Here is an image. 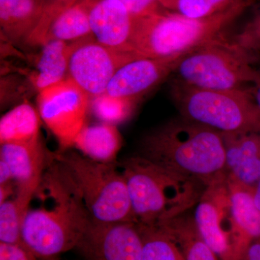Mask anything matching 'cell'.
I'll use <instances>...</instances> for the list:
<instances>
[{
    "mask_svg": "<svg viewBox=\"0 0 260 260\" xmlns=\"http://www.w3.org/2000/svg\"><path fill=\"white\" fill-rule=\"evenodd\" d=\"M139 155L206 187L227 179L223 135L181 116L145 135Z\"/></svg>",
    "mask_w": 260,
    "mask_h": 260,
    "instance_id": "6da1fadb",
    "label": "cell"
},
{
    "mask_svg": "<svg viewBox=\"0 0 260 260\" xmlns=\"http://www.w3.org/2000/svg\"><path fill=\"white\" fill-rule=\"evenodd\" d=\"M39 187L51 203L49 206L29 208L22 235L24 244L38 258L51 259L75 249L90 215L54 158Z\"/></svg>",
    "mask_w": 260,
    "mask_h": 260,
    "instance_id": "7a4b0ae2",
    "label": "cell"
},
{
    "mask_svg": "<svg viewBox=\"0 0 260 260\" xmlns=\"http://www.w3.org/2000/svg\"><path fill=\"white\" fill-rule=\"evenodd\" d=\"M137 223L158 225L187 213L206 186L170 172L138 155L119 164Z\"/></svg>",
    "mask_w": 260,
    "mask_h": 260,
    "instance_id": "3957f363",
    "label": "cell"
},
{
    "mask_svg": "<svg viewBox=\"0 0 260 260\" xmlns=\"http://www.w3.org/2000/svg\"><path fill=\"white\" fill-rule=\"evenodd\" d=\"M248 3L220 14L191 19L172 12L160 11L135 18L129 47L142 57L168 58L189 52L222 36Z\"/></svg>",
    "mask_w": 260,
    "mask_h": 260,
    "instance_id": "277c9868",
    "label": "cell"
},
{
    "mask_svg": "<svg viewBox=\"0 0 260 260\" xmlns=\"http://www.w3.org/2000/svg\"><path fill=\"white\" fill-rule=\"evenodd\" d=\"M53 158L71 181L90 216L105 223H136L119 164H105L67 150Z\"/></svg>",
    "mask_w": 260,
    "mask_h": 260,
    "instance_id": "5b68a950",
    "label": "cell"
},
{
    "mask_svg": "<svg viewBox=\"0 0 260 260\" xmlns=\"http://www.w3.org/2000/svg\"><path fill=\"white\" fill-rule=\"evenodd\" d=\"M171 93L181 117L221 134L260 132V115L249 88L215 90L174 81Z\"/></svg>",
    "mask_w": 260,
    "mask_h": 260,
    "instance_id": "8992f818",
    "label": "cell"
},
{
    "mask_svg": "<svg viewBox=\"0 0 260 260\" xmlns=\"http://www.w3.org/2000/svg\"><path fill=\"white\" fill-rule=\"evenodd\" d=\"M251 54L223 36L186 53L173 74L175 81L215 90L242 89L255 81L258 70L253 68Z\"/></svg>",
    "mask_w": 260,
    "mask_h": 260,
    "instance_id": "52a82bcc",
    "label": "cell"
},
{
    "mask_svg": "<svg viewBox=\"0 0 260 260\" xmlns=\"http://www.w3.org/2000/svg\"><path fill=\"white\" fill-rule=\"evenodd\" d=\"M193 218L200 235L219 260L243 259L250 242L233 220L226 180L205 188L195 205Z\"/></svg>",
    "mask_w": 260,
    "mask_h": 260,
    "instance_id": "ba28073f",
    "label": "cell"
},
{
    "mask_svg": "<svg viewBox=\"0 0 260 260\" xmlns=\"http://www.w3.org/2000/svg\"><path fill=\"white\" fill-rule=\"evenodd\" d=\"M90 99L70 80L51 85L38 93V112L59 145V151L74 146L85 125Z\"/></svg>",
    "mask_w": 260,
    "mask_h": 260,
    "instance_id": "9c48e42d",
    "label": "cell"
},
{
    "mask_svg": "<svg viewBox=\"0 0 260 260\" xmlns=\"http://www.w3.org/2000/svg\"><path fill=\"white\" fill-rule=\"evenodd\" d=\"M142 57L133 51L106 47L94 38L72 44L69 78L91 99L107 91L117 70L130 61Z\"/></svg>",
    "mask_w": 260,
    "mask_h": 260,
    "instance_id": "30bf717a",
    "label": "cell"
},
{
    "mask_svg": "<svg viewBox=\"0 0 260 260\" xmlns=\"http://www.w3.org/2000/svg\"><path fill=\"white\" fill-rule=\"evenodd\" d=\"M143 249L139 224L105 223L91 216L75 247L85 260H141Z\"/></svg>",
    "mask_w": 260,
    "mask_h": 260,
    "instance_id": "8fae6325",
    "label": "cell"
},
{
    "mask_svg": "<svg viewBox=\"0 0 260 260\" xmlns=\"http://www.w3.org/2000/svg\"><path fill=\"white\" fill-rule=\"evenodd\" d=\"M0 159L11 169L15 185V198L25 208H30L52 155H48L39 138L25 143L1 145Z\"/></svg>",
    "mask_w": 260,
    "mask_h": 260,
    "instance_id": "7c38bea8",
    "label": "cell"
},
{
    "mask_svg": "<svg viewBox=\"0 0 260 260\" xmlns=\"http://www.w3.org/2000/svg\"><path fill=\"white\" fill-rule=\"evenodd\" d=\"M186 54L168 58L140 57L130 61L117 70L105 93L135 103L173 74Z\"/></svg>",
    "mask_w": 260,
    "mask_h": 260,
    "instance_id": "4fadbf2b",
    "label": "cell"
},
{
    "mask_svg": "<svg viewBox=\"0 0 260 260\" xmlns=\"http://www.w3.org/2000/svg\"><path fill=\"white\" fill-rule=\"evenodd\" d=\"M134 21L119 0H98L90 12L94 39L106 47L119 50L133 51L129 42Z\"/></svg>",
    "mask_w": 260,
    "mask_h": 260,
    "instance_id": "5bb4252c",
    "label": "cell"
},
{
    "mask_svg": "<svg viewBox=\"0 0 260 260\" xmlns=\"http://www.w3.org/2000/svg\"><path fill=\"white\" fill-rule=\"evenodd\" d=\"M222 135L227 177L253 189L260 180V132Z\"/></svg>",
    "mask_w": 260,
    "mask_h": 260,
    "instance_id": "9a60e30c",
    "label": "cell"
},
{
    "mask_svg": "<svg viewBox=\"0 0 260 260\" xmlns=\"http://www.w3.org/2000/svg\"><path fill=\"white\" fill-rule=\"evenodd\" d=\"M44 14L42 0H0L3 37L18 46H27Z\"/></svg>",
    "mask_w": 260,
    "mask_h": 260,
    "instance_id": "2e32d148",
    "label": "cell"
},
{
    "mask_svg": "<svg viewBox=\"0 0 260 260\" xmlns=\"http://www.w3.org/2000/svg\"><path fill=\"white\" fill-rule=\"evenodd\" d=\"M36 59L35 70L30 75L36 91L69 78V59L72 44L61 41H50L41 46Z\"/></svg>",
    "mask_w": 260,
    "mask_h": 260,
    "instance_id": "e0dca14e",
    "label": "cell"
},
{
    "mask_svg": "<svg viewBox=\"0 0 260 260\" xmlns=\"http://www.w3.org/2000/svg\"><path fill=\"white\" fill-rule=\"evenodd\" d=\"M98 0H79L53 19L42 44L61 41L70 44L94 38L90 24V12Z\"/></svg>",
    "mask_w": 260,
    "mask_h": 260,
    "instance_id": "ac0fdd59",
    "label": "cell"
},
{
    "mask_svg": "<svg viewBox=\"0 0 260 260\" xmlns=\"http://www.w3.org/2000/svg\"><path fill=\"white\" fill-rule=\"evenodd\" d=\"M122 145L120 133L116 125L102 122L84 126L74 146L85 156L105 164H117L118 154Z\"/></svg>",
    "mask_w": 260,
    "mask_h": 260,
    "instance_id": "d6986e66",
    "label": "cell"
},
{
    "mask_svg": "<svg viewBox=\"0 0 260 260\" xmlns=\"http://www.w3.org/2000/svg\"><path fill=\"white\" fill-rule=\"evenodd\" d=\"M158 226L176 243L184 260H219L200 235L193 215L188 212Z\"/></svg>",
    "mask_w": 260,
    "mask_h": 260,
    "instance_id": "ffe728a7",
    "label": "cell"
},
{
    "mask_svg": "<svg viewBox=\"0 0 260 260\" xmlns=\"http://www.w3.org/2000/svg\"><path fill=\"white\" fill-rule=\"evenodd\" d=\"M226 186L231 213L237 229L249 242L260 239V210L252 188L228 177Z\"/></svg>",
    "mask_w": 260,
    "mask_h": 260,
    "instance_id": "44dd1931",
    "label": "cell"
},
{
    "mask_svg": "<svg viewBox=\"0 0 260 260\" xmlns=\"http://www.w3.org/2000/svg\"><path fill=\"white\" fill-rule=\"evenodd\" d=\"M40 115L29 103L23 102L3 116L0 143H25L40 138Z\"/></svg>",
    "mask_w": 260,
    "mask_h": 260,
    "instance_id": "7402d4cb",
    "label": "cell"
},
{
    "mask_svg": "<svg viewBox=\"0 0 260 260\" xmlns=\"http://www.w3.org/2000/svg\"><path fill=\"white\" fill-rule=\"evenodd\" d=\"M162 9L191 19L220 14L249 0H157Z\"/></svg>",
    "mask_w": 260,
    "mask_h": 260,
    "instance_id": "603a6c76",
    "label": "cell"
},
{
    "mask_svg": "<svg viewBox=\"0 0 260 260\" xmlns=\"http://www.w3.org/2000/svg\"><path fill=\"white\" fill-rule=\"evenodd\" d=\"M139 225L143 239L141 260H184L176 243L162 229Z\"/></svg>",
    "mask_w": 260,
    "mask_h": 260,
    "instance_id": "cb8c5ba5",
    "label": "cell"
},
{
    "mask_svg": "<svg viewBox=\"0 0 260 260\" xmlns=\"http://www.w3.org/2000/svg\"><path fill=\"white\" fill-rule=\"evenodd\" d=\"M28 210L22 206L15 197L0 204V242L26 246L22 231Z\"/></svg>",
    "mask_w": 260,
    "mask_h": 260,
    "instance_id": "d4e9b609",
    "label": "cell"
},
{
    "mask_svg": "<svg viewBox=\"0 0 260 260\" xmlns=\"http://www.w3.org/2000/svg\"><path fill=\"white\" fill-rule=\"evenodd\" d=\"M134 102L119 99L107 93L102 94L90 100V107L94 115L102 122L120 124L131 115Z\"/></svg>",
    "mask_w": 260,
    "mask_h": 260,
    "instance_id": "484cf974",
    "label": "cell"
},
{
    "mask_svg": "<svg viewBox=\"0 0 260 260\" xmlns=\"http://www.w3.org/2000/svg\"><path fill=\"white\" fill-rule=\"evenodd\" d=\"M78 1L79 0H42L44 7V16L37 30L30 38L29 44L32 47L40 46L43 37L53 19Z\"/></svg>",
    "mask_w": 260,
    "mask_h": 260,
    "instance_id": "4316f807",
    "label": "cell"
},
{
    "mask_svg": "<svg viewBox=\"0 0 260 260\" xmlns=\"http://www.w3.org/2000/svg\"><path fill=\"white\" fill-rule=\"evenodd\" d=\"M234 41L250 54L260 51V10Z\"/></svg>",
    "mask_w": 260,
    "mask_h": 260,
    "instance_id": "83f0119b",
    "label": "cell"
},
{
    "mask_svg": "<svg viewBox=\"0 0 260 260\" xmlns=\"http://www.w3.org/2000/svg\"><path fill=\"white\" fill-rule=\"evenodd\" d=\"M133 18L146 16L162 10L157 0H119Z\"/></svg>",
    "mask_w": 260,
    "mask_h": 260,
    "instance_id": "f1b7e54d",
    "label": "cell"
},
{
    "mask_svg": "<svg viewBox=\"0 0 260 260\" xmlns=\"http://www.w3.org/2000/svg\"><path fill=\"white\" fill-rule=\"evenodd\" d=\"M0 260H39L25 246L0 242Z\"/></svg>",
    "mask_w": 260,
    "mask_h": 260,
    "instance_id": "f546056e",
    "label": "cell"
},
{
    "mask_svg": "<svg viewBox=\"0 0 260 260\" xmlns=\"http://www.w3.org/2000/svg\"><path fill=\"white\" fill-rule=\"evenodd\" d=\"M242 260H260V239L249 243Z\"/></svg>",
    "mask_w": 260,
    "mask_h": 260,
    "instance_id": "4dcf8cb0",
    "label": "cell"
},
{
    "mask_svg": "<svg viewBox=\"0 0 260 260\" xmlns=\"http://www.w3.org/2000/svg\"><path fill=\"white\" fill-rule=\"evenodd\" d=\"M14 183L13 174L8 164L0 159V186L8 185Z\"/></svg>",
    "mask_w": 260,
    "mask_h": 260,
    "instance_id": "1f68e13d",
    "label": "cell"
},
{
    "mask_svg": "<svg viewBox=\"0 0 260 260\" xmlns=\"http://www.w3.org/2000/svg\"><path fill=\"white\" fill-rule=\"evenodd\" d=\"M251 86L249 90L260 115V70H258L257 77Z\"/></svg>",
    "mask_w": 260,
    "mask_h": 260,
    "instance_id": "d6a6232c",
    "label": "cell"
},
{
    "mask_svg": "<svg viewBox=\"0 0 260 260\" xmlns=\"http://www.w3.org/2000/svg\"><path fill=\"white\" fill-rule=\"evenodd\" d=\"M253 194H254V200L258 208L260 210V180L256 186L253 188Z\"/></svg>",
    "mask_w": 260,
    "mask_h": 260,
    "instance_id": "836d02e7",
    "label": "cell"
}]
</instances>
